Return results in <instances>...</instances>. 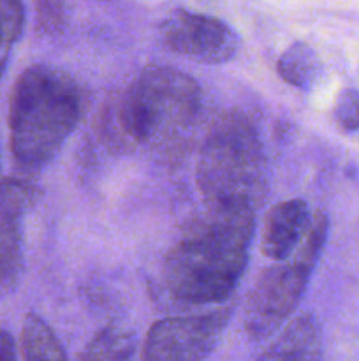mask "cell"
Listing matches in <instances>:
<instances>
[{
    "label": "cell",
    "instance_id": "cell-1",
    "mask_svg": "<svg viewBox=\"0 0 359 361\" xmlns=\"http://www.w3.org/2000/svg\"><path fill=\"white\" fill-rule=\"evenodd\" d=\"M253 231V208L208 207L165 252L158 284L168 302L208 307L231 298L248 264Z\"/></svg>",
    "mask_w": 359,
    "mask_h": 361
},
{
    "label": "cell",
    "instance_id": "cell-2",
    "mask_svg": "<svg viewBox=\"0 0 359 361\" xmlns=\"http://www.w3.org/2000/svg\"><path fill=\"white\" fill-rule=\"evenodd\" d=\"M84 113V92L69 73L35 63L11 92V152L25 171H41L55 159Z\"/></svg>",
    "mask_w": 359,
    "mask_h": 361
},
{
    "label": "cell",
    "instance_id": "cell-3",
    "mask_svg": "<svg viewBox=\"0 0 359 361\" xmlns=\"http://www.w3.org/2000/svg\"><path fill=\"white\" fill-rule=\"evenodd\" d=\"M196 183L208 207H259L266 194V157L246 113L232 109L213 120L201 145Z\"/></svg>",
    "mask_w": 359,
    "mask_h": 361
},
{
    "label": "cell",
    "instance_id": "cell-4",
    "mask_svg": "<svg viewBox=\"0 0 359 361\" xmlns=\"http://www.w3.org/2000/svg\"><path fill=\"white\" fill-rule=\"evenodd\" d=\"M203 92L189 74L169 66H148L125 88L116 122L132 143L164 147L196 123Z\"/></svg>",
    "mask_w": 359,
    "mask_h": 361
},
{
    "label": "cell",
    "instance_id": "cell-5",
    "mask_svg": "<svg viewBox=\"0 0 359 361\" xmlns=\"http://www.w3.org/2000/svg\"><path fill=\"white\" fill-rule=\"evenodd\" d=\"M327 229V215L317 212L299 249L257 277L243 310V328L250 341L271 338L291 321L326 245Z\"/></svg>",
    "mask_w": 359,
    "mask_h": 361
},
{
    "label": "cell",
    "instance_id": "cell-6",
    "mask_svg": "<svg viewBox=\"0 0 359 361\" xmlns=\"http://www.w3.org/2000/svg\"><path fill=\"white\" fill-rule=\"evenodd\" d=\"M232 309L164 317L150 326L139 361H204L217 348L231 321Z\"/></svg>",
    "mask_w": 359,
    "mask_h": 361
},
{
    "label": "cell",
    "instance_id": "cell-7",
    "mask_svg": "<svg viewBox=\"0 0 359 361\" xmlns=\"http://www.w3.org/2000/svg\"><path fill=\"white\" fill-rule=\"evenodd\" d=\"M158 37L169 51L210 66L231 62L241 48V39L231 25L187 9L169 13L158 27Z\"/></svg>",
    "mask_w": 359,
    "mask_h": 361
},
{
    "label": "cell",
    "instance_id": "cell-8",
    "mask_svg": "<svg viewBox=\"0 0 359 361\" xmlns=\"http://www.w3.org/2000/svg\"><path fill=\"white\" fill-rule=\"evenodd\" d=\"M39 189L27 180H0V291H11L23 271L21 219L34 207Z\"/></svg>",
    "mask_w": 359,
    "mask_h": 361
},
{
    "label": "cell",
    "instance_id": "cell-9",
    "mask_svg": "<svg viewBox=\"0 0 359 361\" xmlns=\"http://www.w3.org/2000/svg\"><path fill=\"white\" fill-rule=\"evenodd\" d=\"M313 215L305 200L277 203L266 214L260 235V252L275 263L287 261L305 240Z\"/></svg>",
    "mask_w": 359,
    "mask_h": 361
},
{
    "label": "cell",
    "instance_id": "cell-10",
    "mask_svg": "<svg viewBox=\"0 0 359 361\" xmlns=\"http://www.w3.org/2000/svg\"><path fill=\"white\" fill-rule=\"evenodd\" d=\"M256 361H322V338L312 314L289 321Z\"/></svg>",
    "mask_w": 359,
    "mask_h": 361
},
{
    "label": "cell",
    "instance_id": "cell-11",
    "mask_svg": "<svg viewBox=\"0 0 359 361\" xmlns=\"http://www.w3.org/2000/svg\"><path fill=\"white\" fill-rule=\"evenodd\" d=\"M21 356L23 361H67L55 331L34 312L25 316L21 326Z\"/></svg>",
    "mask_w": 359,
    "mask_h": 361
},
{
    "label": "cell",
    "instance_id": "cell-12",
    "mask_svg": "<svg viewBox=\"0 0 359 361\" xmlns=\"http://www.w3.org/2000/svg\"><path fill=\"white\" fill-rule=\"evenodd\" d=\"M77 361H136V338L127 328L109 324L84 345Z\"/></svg>",
    "mask_w": 359,
    "mask_h": 361
},
{
    "label": "cell",
    "instance_id": "cell-13",
    "mask_svg": "<svg viewBox=\"0 0 359 361\" xmlns=\"http://www.w3.org/2000/svg\"><path fill=\"white\" fill-rule=\"evenodd\" d=\"M277 71L285 83L308 90L320 74L319 56L306 42H292L278 59Z\"/></svg>",
    "mask_w": 359,
    "mask_h": 361
},
{
    "label": "cell",
    "instance_id": "cell-14",
    "mask_svg": "<svg viewBox=\"0 0 359 361\" xmlns=\"http://www.w3.org/2000/svg\"><path fill=\"white\" fill-rule=\"evenodd\" d=\"M23 23V4L18 0H0V76L6 71L14 42L20 39Z\"/></svg>",
    "mask_w": 359,
    "mask_h": 361
},
{
    "label": "cell",
    "instance_id": "cell-15",
    "mask_svg": "<svg viewBox=\"0 0 359 361\" xmlns=\"http://www.w3.org/2000/svg\"><path fill=\"white\" fill-rule=\"evenodd\" d=\"M334 120L345 133L359 130V92L345 88L338 94L334 102Z\"/></svg>",
    "mask_w": 359,
    "mask_h": 361
},
{
    "label": "cell",
    "instance_id": "cell-16",
    "mask_svg": "<svg viewBox=\"0 0 359 361\" xmlns=\"http://www.w3.org/2000/svg\"><path fill=\"white\" fill-rule=\"evenodd\" d=\"M67 23V6L63 2H39L37 27L48 35H56Z\"/></svg>",
    "mask_w": 359,
    "mask_h": 361
},
{
    "label": "cell",
    "instance_id": "cell-17",
    "mask_svg": "<svg viewBox=\"0 0 359 361\" xmlns=\"http://www.w3.org/2000/svg\"><path fill=\"white\" fill-rule=\"evenodd\" d=\"M0 361H16V345L7 330H0Z\"/></svg>",
    "mask_w": 359,
    "mask_h": 361
}]
</instances>
